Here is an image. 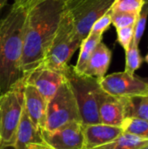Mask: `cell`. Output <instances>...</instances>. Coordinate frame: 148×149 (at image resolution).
I'll list each match as a JSON object with an SVG mask.
<instances>
[{
	"label": "cell",
	"instance_id": "obj_26",
	"mask_svg": "<svg viewBox=\"0 0 148 149\" xmlns=\"http://www.w3.org/2000/svg\"><path fill=\"white\" fill-rule=\"evenodd\" d=\"M44 1H46V0H16L14 2L17 4H18L19 6H21L24 9H25L26 10H28L30 8H31L35 4L39 3L44 2Z\"/></svg>",
	"mask_w": 148,
	"mask_h": 149
},
{
	"label": "cell",
	"instance_id": "obj_19",
	"mask_svg": "<svg viewBox=\"0 0 148 149\" xmlns=\"http://www.w3.org/2000/svg\"><path fill=\"white\" fill-rule=\"evenodd\" d=\"M120 128L123 133L130 134L140 138L148 140V120L133 117L125 118Z\"/></svg>",
	"mask_w": 148,
	"mask_h": 149
},
{
	"label": "cell",
	"instance_id": "obj_12",
	"mask_svg": "<svg viewBox=\"0 0 148 149\" xmlns=\"http://www.w3.org/2000/svg\"><path fill=\"white\" fill-rule=\"evenodd\" d=\"M123 133L119 127L104 124L84 125V149H96L116 140Z\"/></svg>",
	"mask_w": 148,
	"mask_h": 149
},
{
	"label": "cell",
	"instance_id": "obj_8",
	"mask_svg": "<svg viewBox=\"0 0 148 149\" xmlns=\"http://www.w3.org/2000/svg\"><path fill=\"white\" fill-rule=\"evenodd\" d=\"M101 88L117 98H132L148 95V80L139 76L120 72L105 76L99 81Z\"/></svg>",
	"mask_w": 148,
	"mask_h": 149
},
{
	"label": "cell",
	"instance_id": "obj_34",
	"mask_svg": "<svg viewBox=\"0 0 148 149\" xmlns=\"http://www.w3.org/2000/svg\"><path fill=\"white\" fill-rule=\"evenodd\" d=\"M0 142H1V141H0Z\"/></svg>",
	"mask_w": 148,
	"mask_h": 149
},
{
	"label": "cell",
	"instance_id": "obj_6",
	"mask_svg": "<svg viewBox=\"0 0 148 149\" xmlns=\"http://www.w3.org/2000/svg\"><path fill=\"white\" fill-rule=\"evenodd\" d=\"M115 0H65V12L70 17L79 38L85 39L93 24L107 13Z\"/></svg>",
	"mask_w": 148,
	"mask_h": 149
},
{
	"label": "cell",
	"instance_id": "obj_24",
	"mask_svg": "<svg viewBox=\"0 0 148 149\" xmlns=\"http://www.w3.org/2000/svg\"><path fill=\"white\" fill-rule=\"evenodd\" d=\"M135 25H131L124 28L116 29L117 31V41L123 47L125 52L128 50L134 38Z\"/></svg>",
	"mask_w": 148,
	"mask_h": 149
},
{
	"label": "cell",
	"instance_id": "obj_7",
	"mask_svg": "<svg viewBox=\"0 0 148 149\" xmlns=\"http://www.w3.org/2000/svg\"><path fill=\"white\" fill-rule=\"evenodd\" d=\"M73 121L82 122V119L76 99L65 79L53 98L48 102L44 129L54 131Z\"/></svg>",
	"mask_w": 148,
	"mask_h": 149
},
{
	"label": "cell",
	"instance_id": "obj_22",
	"mask_svg": "<svg viewBox=\"0 0 148 149\" xmlns=\"http://www.w3.org/2000/svg\"><path fill=\"white\" fill-rule=\"evenodd\" d=\"M112 18V24L116 29L124 28L131 25H135L138 18V14L126 13L121 11H112L109 10Z\"/></svg>",
	"mask_w": 148,
	"mask_h": 149
},
{
	"label": "cell",
	"instance_id": "obj_30",
	"mask_svg": "<svg viewBox=\"0 0 148 149\" xmlns=\"http://www.w3.org/2000/svg\"><path fill=\"white\" fill-rule=\"evenodd\" d=\"M140 149H148V144L146 145V146H144V147H142V148H140Z\"/></svg>",
	"mask_w": 148,
	"mask_h": 149
},
{
	"label": "cell",
	"instance_id": "obj_10",
	"mask_svg": "<svg viewBox=\"0 0 148 149\" xmlns=\"http://www.w3.org/2000/svg\"><path fill=\"white\" fill-rule=\"evenodd\" d=\"M64 81L65 78L62 73L46 68L44 65H40L24 76V84L34 86L47 103L53 98Z\"/></svg>",
	"mask_w": 148,
	"mask_h": 149
},
{
	"label": "cell",
	"instance_id": "obj_31",
	"mask_svg": "<svg viewBox=\"0 0 148 149\" xmlns=\"http://www.w3.org/2000/svg\"><path fill=\"white\" fill-rule=\"evenodd\" d=\"M145 61H146V62H147V64H148V53H147V54L146 58H145Z\"/></svg>",
	"mask_w": 148,
	"mask_h": 149
},
{
	"label": "cell",
	"instance_id": "obj_15",
	"mask_svg": "<svg viewBox=\"0 0 148 149\" xmlns=\"http://www.w3.org/2000/svg\"><path fill=\"white\" fill-rule=\"evenodd\" d=\"M42 130L37 127L29 116L27 115L24 106L22 113L20 123L17 131L15 143L13 145L15 149H26L28 145L31 143H43L44 142L41 134Z\"/></svg>",
	"mask_w": 148,
	"mask_h": 149
},
{
	"label": "cell",
	"instance_id": "obj_33",
	"mask_svg": "<svg viewBox=\"0 0 148 149\" xmlns=\"http://www.w3.org/2000/svg\"><path fill=\"white\" fill-rule=\"evenodd\" d=\"M14 1H16V0H14Z\"/></svg>",
	"mask_w": 148,
	"mask_h": 149
},
{
	"label": "cell",
	"instance_id": "obj_14",
	"mask_svg": "<svg viewBox=\"0 0 148 149\" xmlns=\"http://www.w3.org/2000/svg\"><path fill=\"white\" fill-rule=\"evenodd\" d=\"M112 60V51L102 41L89 58L82 74L93 77L99 81L106 76Z\"/></svg>",
	"mask_w": 148,
	"mask_h": 149
},
{
	"label": "cell",
	"instance_id": "obj_21",
	"mask_svg": "<svg viewBox=\"0 0 148 149\" xmlns=\"http://www.w3.org/2000/svg\"><path fill=\"white\" fill-rule=\"evenodd\" d=\"M143 3L144 0H115L110 10L139 14Z\"/></svg>",
	"mask_w": 148,
	"mask_h": 149
},
{
	"label": "cell",
	"instance_id": "obj_32",
	"mask_svg": "<svg viewBox=\"0 0 148 149\" xmlns=\"http://www.w3.org/2000/svg\"><path fill=\"white\" fill-rule=\"evenodd\" d=\"M96 149H102L101 148H96Z\"/></svg>",
	"mask_w": 148,
	"mask_h": 149
},
{
	"label": "cell",
	"instance_id": "obj_16",
	"mask_svg": "<svg viewBox=\"0 0 148 149\" xmlns=\"http://www.w3.org/2000/svg\"><path fill=\"white\" fill-rule=\"evenodd\" d=\"M102 38H103V35L90 32L88 36L82 40L79 46L80 52H79L78 61L76 63V65H73L77 72L81 74L83 73L89 58L91 57L92 53L95 50L96 46L102 41Z\"/></svg>",
	"mask_w": 148,
	"mask_h": 149
},
{
	"label": "cell",
	"instance_id": "obj_4",
	"mask_svg": "<svg viewBox=\"0 0 148 149\" xmlns=\"http://www.w3.org/2000/svg\"><path fill=\"white\" fill-rule=\"evenodd\" d=\"M81 42L70 17L64 10L58 30L41 65L61 73L79 48Z\"/></svg>",
	"mask_w": 148,
	"mask_h": 149
},
{
	"label": "cell",
	"instance_id": "obj_28",
	"mask_svg": "<svg viewBox=\"0 0 148 149\" xmlns=\"http://www.w3.org/2000/svg\"><path fill=\"white\" fill-rule=\"evenodd\" d=\"M7 1H8V0H0V10H1L3 6H5V4L7 3Z\"/></svg>",
	"mask_w": 148,
	"mask_h": 149
},
{
	"label": "cell",
	"instance_id": "obj_9",
	"mask_svg": "<svg viewBox=\"0 0 148 149\" xmlns=\"http://www.w3.org/2000/svg\"><path fill=\"white\" fill-rule=\"evenodd\" d=\"M44 141L53 149H84V124L73 121L54 131L43 129Z\"/></svg>",
	"mask_w": 148,
	"mask_h": 149
},
{
	"label": "cell",
	"instance_id": "obj_17",
	"mask_svg": "<svg viewBox=\"0 0 148 149\" xmlns=\"http://www.w3.org/2000/svg\"><path fill=\"white\" fill-rule=\"evenodd\" d=\"M125 105V115L148 120V95L122 98Z\"/></svg>",
	"mask_w": 148,
	"mask_h": 149
},
{
	"label": "cell",
	"instance_id": "obj_2",
	"mask_svg": "<svg viewBox=\"0 0 148 149\" xmlns=\"http://www.w3.org/2000/svg\"><path fill=\"white\" fill-rule=\"evenodd\" d=\"M27 10L17 4L0 20V95L24 76L21 68Z\"/></svg>",
	"mask_w": 148,
	"mask_h": 149
},
{
	"label": "cell",
	"instance_id": "obj_20",
	"mask_svg": "<svg viewBox=\"0 0 148 149\" xmlns=\"http://www.w3.org/2000/svg\"><path fill=\"white\" fill-rule=\"evenodd\" d=\"M143 58L140 55L139 45L132 42L130 47L126 52V68L125 72L130 75H134L135 72L141 66Z\"/></svg>",
	"mask_w": 148,
	"mask_h": 149
},
{
	"label": "cell",
	"instance_id": "obj_1",
	"mask_svg": "<svg viewBox=\"0 0 148 149\" xmlns=\"http://www.w3.org/2000/svg\"><path fill=\"white\" fill-rule=\"evenodd\" d=\"M65 3V0H46L27 10L21 60L24 76L43 64L63 16Z\"/></svg>",
	"mask_w": 148,
	"mask_h": 149
},
{
	"label": "cell",
	"instance_id": "obj_13",
	"mask_svg": "<svg viewBox=\"0 0 148 149\" xmlns=\"http://www.w3.org/2000/svg\"><path fill=\"white\" fill-rule=\"evenodd\" d=\"M47 101L32 86L24 84V110L32 123L43 130L46 124Z\"/></svg>",
	"mask_w": 148,
	"mask_h": 149
},
{
	"label": "cell",
	"instance_id": "obj_18",
	"mask_svg": "<svg viewBox=\"0 0 148 149\" xmlns=\"http://www.w3.org/2000/svg\"><path fill=\"white\" fill-rule=\"evenodd\" d=\"M148 144V140L122 133L113 142L101 147L102 149H140Z\"/></svg>",
	"mask_w": 148,
	"mask_h": 149
},
{
	"label": "cell",
	"instance_id": "obj_11",
	"mask_svg": "<svg viewBox=\"0 0 148 149\" xmlns=\"http://www.w3.org/2000/svg\"><path fill=\"white\" fill-rule=\"evenodd\" d=\"M97 100L100 123L120 127L126 118L123 99L108 94L100 86L97 91Z\"/></svg>",
	"mask_w": 148,
	"mask_h": 149
},
{
	"label": "cell",
	"instance_id": "obj_5",
	"mask_svg": "<svg viewBox=\"0 0 148 149\" xmlns=\"http://www.w3.org/2000/svg\"><path fill=\"white\" fill-rule=\"evenodd\" d=\"M24 106V78L0 95V149L13 146Z\"/></svg>",
	"mask_w": 148,
	"mask_h": 149
},
{
	"label": "cell",
	"instance_id": "obj_29",
	"mask_svg": "<svg viewBox=\"0 0 148 149\" xmlns=\"http://www.w3.org/2000/svg\"><path fill=\"white\" fill-rule=\"evenodd\" d=\"M3 149H15L13 146H8V147H4Z\"/></svg>",
	"mask_w": 148,
	"mask_h": 149
},
{
	"label": "cell",
	"instance_id": "obj_23",
	"mask_svg": "<svg viewBox=\"0 0 148 149\" xmlns=\"http://www.w3.org/2000/svg\"><path fill=\"white\" fill-rule=\"evenodd\" d=\"M148 17V0H144V3L141 7V10L140 13L138 14L137 22L135 24V30H134V38H133V43L137 45H139L140 39L144 34V31L146 30L147 22Z\"/></svg>",
	"mask_w": 148,
	"mask_h": 149
},
{
	"label": "cell",
	"instance_id": "obj_25",
	"mask_svg": "<svg viewBox=\"0 0 148 149\" xmlns=\"http://www.w3.org/2000/svg\"><path fill=\"white\" fill-rule=\"evenodd\" d=\"M111 24H112V18H111V15H110V13L108 11L107 13L103 15L101 17H99L93 24L90 32H93V33L99 34V35H103L104 32L110 27Z\"/></svg>",
	"mask_w": 148,
	"mask_h": 149
},
{
	"label": "cell",
	"instance_id": "obj_27",
	"mask_svg": "<svg viewBox=\"0 0 148 149\" xmlns=\"http://www.w3.org/2000/svg\"><path fill=\"white\" fill-rule=\"evenodd\" d=\"M26 149H53L49 145H47L45 142L43 143H31L28 145Z\"/></svg>",
	"mask_w": 148,
	"mask_h": 149
},
{
	"label": "cell",
	"instance_id": "obj_3",
	"mask_svg": "<svg viewBox=\"0 0 148 149\" xmlns=\"http://www.w3.org/2000/svg\"><path fill=\"white\" fill-rule=\"evenodd\" d=\"M76 99L84 125L99 124L97 91L99 80L76 72L73 65H67L62 72Z\"/></svg>",
	"mask_w": 148,
	"mask_h": 149
}]
</instances>
